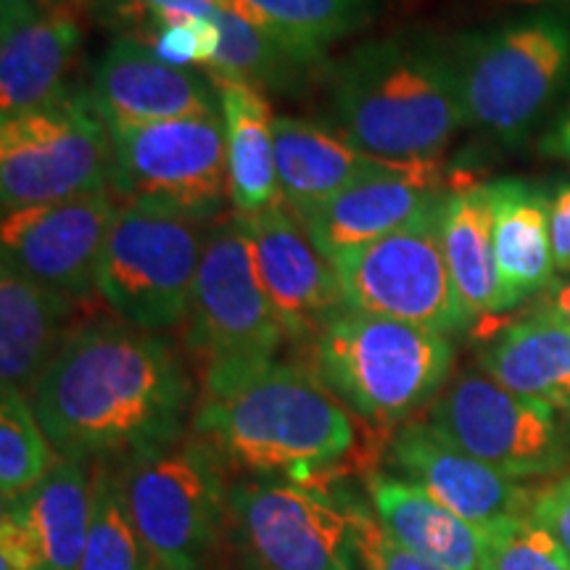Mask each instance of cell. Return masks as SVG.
I'll return each mask as SVG.
<instances>
[{"mask_svg":"<svg viewBox=\"0 0 570 570\" xmlns=\"http://www.w3.org/2000/svg\"><path fill=\"white\" fill-rule=\"evenodd\" d=\"M214 82L223 106L230 206L233 212L252 217L283 204L275 167V114L262 90L244 82Z\"/></svg>","mask_w":570,"mask_h":570,"instance_id":"obj_27","label":"cell"},{"mask_svg":"<svg viewBox=\"0 0 570 570\" xmlns=\"http://www.w3.org/2000/svg\"><path fill=\"white\" fill-rule=\"evenodd\" d=\"M135 35V40L146 42L164 63L177 69H209L219 48L217 24L209 17H151L142 21Z\"/></svg>","mask_w":570,"mask_h":570,"instance_id":"obj_33","label":"cell"},{"mask_svg":"<svg viewBox=\"0 0 570 570\" xmlns=\"http://www.w3.org/2000/svg\"><path fill=\"white\" fill-rule=\"evenodd\" d=\"M92 508V465L61 460L0 512V570H80Z\"/></svg>","mask_w":570,"mask_h":570,"instance_id":"obj_17","label":"cell"},{"mask_svg":"<svg viewBox=\"0 0 570 570\" xmlns=\"http://www.w3.org/2000/svg\"><path fill=\"white\" fill-rule=\"evenodd\" d=\"M53 446L42 431L30 396L3 386L0 399V494L3 502L30 491L56 462Z\"/></svg>","mask_w":570,"mask_h":570,"instance_id":"obj_31","label":"cell"},{"mask_svg":"<svg viewBox=\"0 0 570 570\" xmlns=\"http://www.w3.org/2000/svg\"><path fill=\"white\" fill-rule=\"evenodd\" d=\"M541 154L554 156V159L570 161V111L541 138Z\"/></svg>","mask_w":570,"mask_h":570,"instance_id":"obj_38","label":"cell"},{"mask_svg":"<svg viewBox=\"0 0 570 570\" xmlns=\"http://www.w3.org/2000/svg\"><path fill=\"white\" fill-rule=\"evenodd\" d=\"M275 167L283 204L296 217L317 209L362 177L417 169L370 156L338 130L298 117H275Z\"/></svg>","mask_w":570,"mask_h":570,"instance_id":"obj_21","label":"cell"},{"mask_svg":"<svg viewBox=\"0 0 570 570\" xmlns=\"http://www.w3.org/2000/svg\"><path fill=\"white\" fill-rule=\"evenodd\" d=\"M386 462L399 479L423 489L428 497L479 529H491L502 520L531 512V489L470 458L431 423L410 420L399 425L391 433Z\"/></svg>","mask_w":570,"mask_h":570,"instance_id":"obj_16","label":"cell"},{"mask_svg":"<svg viewBox=\"0 0 570 570\" xmlns=\"http://www.w3.org/2000/svg\"><path fill=\"white\" fill-rule=\"evenodd\" d=\"M82 30L69 11L32 0H0V109L3 117L38 109L69 90Z\"/></svg>","mask_w":570,"mask_h":570,"instance_id":"obj_19","label":"cell"},{"mask_svg":"<svg viewBox=\"0 0 570 570\" xmlns=\"http://www.w3.org/2000/svg\"><path fill=\"white\" fill-rule=\"evenodd\" d=\"M487 531L483 570H570V560L544 525L529 515L508 518Z\"/></svg>","mask_w":570,"mask_h":570,"instance_id":"obj_32","label":"cell"},{"mask_svg":"<svg viewBox=\"0 0 570 570\" xmlns=\"http://www.w3.org/2000/svg\"><path fill=\"white\" fill-rule=\"evenodd\" d=\"M225 539L244 570L360 568L344 497L309 481L235 479Z\"/></svg>","mask_w":570,"mask_h":570,"instance_id":"obj_10","label":"cell"},{"mask_svg":"<svg viewBox=\"0 0 570 570\" xmlns=\"http://www.w3.org/2000/svg\"><path fill=\"white\" fill-rule=\"evenodd\" d=\"M462 119L491 140L523 142L570 77V17L541 11L452 40Z\"/></svg>","mask_w":570,"mask_h":570,"instance_id":"obj_5","label":"cell"},{"mask_svg":"<svg viewBox=\"0 0 570 570\" xmlns=\"http://www.w3.org/2000/svg\"><path fill=\"white\" fill-rule=\"evenodd\" d=\"M541 306L570 325V281L552 283L550 288L544 291V304Z\"/></svg>","mask_w":570,"mask_h":570,"instance_id":"obj_39","label":"cell"},{"mask_svg":"<svg viewBox=\"0 0 570 570\" xmlns=\"http://www.w3.org/2000/svg\"><path fill=\"white\" fill-rule=\"evenodd\" d=\"M219 32V48L206 75L256 90H288L312 69L273 30L252 0H227L206 13Z\"/></svg>","mask_w":570,"mask_h":570,"instance_id":"obj_28","label":"cell"},{"mask_svg":"<svg viewBox=\"0 0 570 570\" xmlns=\"http://www.w3.org/2000/svg\"><path fill=\"white\" fill-rule=\"evenodd\" d=\"M452 365V336L352 309L312 341L315 375L348 412L375 425H404L431 407Z\"/></svg>","mask_w":570,"mask_h":570,"instance_id":"obj_4","label":"cell"},{"mask_svg":"<svg viewBox=\"0 0 570 570\" xmlns=\"http://www.w3.org/2000/svg\"><path fill=\"white\" fill-rule=\"evenodd\" d=\"M479 362L512 394L570 412V325L544 306L504 325Z\"/></svg>","mask_w":570,"mask_h":570,"instance_id":"obj_25","label":"cell"},{"mask_svg":"<svg viewBox=\"0 0 570 570\" xmlns=\"http://www.w3.org/2000/svg\"><path fill=\"white\" fill-rule=\"evenodd\" d=\"M436 169H396L370 175L298 217L327 259L386 238L436 198Z\"/></svg>","mask_w":570,"mask_h":570,"instance_id":"obj_20","label":"cell"},{"mask_svg":"<svg viewBox=\"0 0 570 570\" xmlns=\"http://www.w3.org/2000/svg\"><path fill=\"white\" fill-rule=\"evenodd\" d=\"M365 489L375 518L399 544L446 570H483L487 531L479 525L394 473L365 475Z\"/></svg>","mask_w":570,"mask_h":570,"instance_id":"obj_24","label":"cell"},{"mask_svg":"<svg viewBox=\"0 0 570 570\" xmlns=\"http://www.w3.org/2000/svg\"><path fill=\"white\" fill-rule=\"evenodd\" d=\"M114 468L156 570H209L214 550L227 537L233 483L217 454L196 436H183Z\"/></svg>","mask_w":570,"mask_h":570,"instance_id":"obj_6","label":"cell"},{"mask_svg":"<svg viewBox=\"0 0 570 570\" xmlns=\"http://www.w3.org/2000/svg\"><path fill=\"white\" fill-rule=\"evenodd\" d=\"M331 106L346 140L399 167L436 169L465 125L449 48L415 32L354 48L331 69Z\"/></svg>","mask_w":570,"mask_h":570,"instance_id":"obj_3","label":"cell"},{"mask_svg":"<svg viewBox=\"0 0 570 570\" xmlns=\"http://www.w3.org/2000/svg\"><path fill=\"white\" fill-rule=\"evenodd\" d=\"M223 6V0H122L114 6V13H122L138 30L146 19H175V17H206L212 9Z\"/></svg>","mask_w":570,"mask_h":570,"instance_id":"obj_36","label":"cell"},{"mask_svg":"<svg viewBox=\"0 0 570 570\" xmlns=\"http://www.w3.org/2000/svg\"><path fill=\"white\" fill-rule=\"evenodd\" d=\"M494 204V256L502 309L512 312L544 294L554 281L552 198L537 183L504 177L491 180Z\"/></svg>","mask_w":570,"mask_h":570,"instance_id":"obj_22","label":"cell"},{"mask_svg":"<svg viewBox=\"0 0 570 570\" xmlns=\"http://www.w3.org/2000/svg\"><path fill=\"white\" fill-rule=\"evenodd\" d=\"M552 254L554 269L570 273V183L552 198Z\"/></svg>","mask_w":570,"mask_h":570,"instance_id":"obj_37","label":"cell"},{"mask_svg":"<svg viewBox=\"0 0 570 570\" xmlns=\"http://www.w3.org/2000/svg\"><path fill=\"white\" fill-rule=\"evenodd\" d=\"M109 177L111 135L90 92L69 88L0 122L3 214L106 190Z\"/></svg>","mask_w":570,"mask_h":570,"instance_id":"obj_9","label":"cell"},{"mask_svg":"<svg viewBox=\"0 0 570 570\" xmlns=\"http://www.w3.org/2000/svg\"><path fill=\"white\" fill-rule=\"evenodd\" d=\"M341 497H344L348 518H352L354 550L362 570H446L402 547L394 537H389L381 520L375 518V512H370L360 499L346 494Z\"/></svg>","mask_w":570,"mask_h":570,"instance_id":"obj_34","label":"cell"},{"mask_svg":"<svg viewBox=\"0 0 570 570\" xmlns=\"http://www.w3.org/2000/svg\"><path fill=\"white\" fill-rule=\"evenodd\" d=\"M273 30L312 67L325 48L362 30L373 19V0H252Z\"/></svg>","mask_w":570,"mask_h":570,"instance_id":"obj_29","label":"cell"},{"mask_svg":"<svg viewBox=\"0 0 570 570\" xmlns=\"http://www.w3.org/2000/svg\"><path fill=\"white\" fill-rule=\"evenodd\" d=\"M61 460L119 465L185 436L194 377L161 333L122 320L77 325L30 396Z\"/></svg>","mask_w":570,"mask_h":570,"instance_id":"obj_1","label":"cell"},{"mask_svg":"<svg viewBox=\"0 0 570 570\" xmlns=\"http://www.w3.org/2000/svg\"><path fill=\"white\" fill-rule=\"evenodd\" d=\"M214 223L161 206L119 204L98 265V296L122 323L142 331L185 325Z\"/></svg>","mask_w":570,"mask_h":570,"instance_id":"obj_7","label":"cell"},{"mask_svg":"<svg viewBox=\"0 0 570 570\" xmlns=\"http://www.w3.org/2000/svg\"><path fill=\"white\" fill-rule=\"evenodd\" d=\"M531 518L552 533L570 560V475H562L550 487L533 491Z\"/></svg>","mask_w":570,"mask_h":570,"instance_id":"obj_35","label":"cell"},{"mask_svg":"<svg viewBox=\"0 0 570 570\" xmlns=\"http://www.w3.org/2000/svg\"><path fill=\"white\" fill-rule=\"evenodd\" d=\"M190 436L230 473L312 481L352 452L356 428L315 370L273 360L204 377Z\"/></svg>","mask_w":570,"mask_h":570,"instance_id":"obj_2","label":"cell"},{"mask_svg":"<svg viewBox=\"0 0 570 570\" xmlns=\"http://www.w3.org/2000/svg\"><path fill=\"white\" fill-rule=\"evenodd\" d=\"M441 240L454 294L468 325L502 315V285L494 256V204L489 183L444 194Z\"/></svg>","mask_w":570,"mask_h":570,"instance_id":"obj_26","label":"cell"},{"mask_svg":"<svg viewBox=\"0 0 570 570\" xmlns=\"http://www.w3.org/2000/svg\"><path fill=\"white\" fill-rule=\"evenodd\" d=\"M119 212L109 188L3 214V259L75 304L96 294L106 238Z\"/></svg>","mask_w":570,"mask_h":570,"instance_id":"obj_14","label":"cell"},{"mask_svg":"<svg viewBox=\"0 0 570 570\" xmlns=\"http://www.w3.org/2000/svg\"><path fill=\"white\" fill-rule=\"evenodd\" d=\"M75 302L0 262V377L3 386L32 396L35 386L75 327Z\"/></svg>","mask_w":570,"mask_h":570,"instance_id":"obj_23","label":"cell"},{"mask_svg":"<svg viewBox=\"0 0 570 570\" xmlns=\"http://www.w3.org/2000/svg\"><path fill=\"white\" fill-rule=\"evenodd\" d=\"M183 327L185 352L202 367V381L273 362L288 341L256 273L244 214H225L212 225Z\"/></svg>","mask_w":570,"mask_h":570,"instance_id":"obj_8","label":"cell"},{"mask_svg":"<svg viewBox=\"0 0 570 570\" xmlns=\"http://www.w3.org/2000/svg\"><path fill=\"white\" fill-rule=\"evenodd\" d=\"M80 570H156L127 512L114 465H92V508Z\"/></svg>","mask_w":570,"mask_h":570,"instance_id":"obj_30","label":"cell"},{"mask_svg":"<svg viewBox=\"0 0 570 570\" xmlns=\"http://www.w3.org/2000/svg\"><path fill=\"white\" fill-rule=\"evenodd\" d=\"M32 3L46 6V9H61V11H69V9H75V6L85 3V0H32Z\"/></svg>","mask_w":570,"mask_h":570,"instance_id":"obj_40","label":"cell"},{"mask_svg":"<svg viewBox=\"0 0 570 570\" xmlns=\"http://www.w3.org/2000/svg\"><path fill=\"white\" fill-rule=\"evenodd\" d=\"M109 190L119 204H146L219 219L230 202L223 114L109 127Z\"/></svg>","mask_w":570,"mask_h":570,"instance_id":"obj_11","label":"cell"},{"mask_svg":"<svg viewBox=\"0 0 570 570\" xmlns=\"http://www.w3.org/2000/svg\"><path fill=\"white\" fill-rule=\"evenodd\" d=\"M256 273L288 341H315L325 325L348 312L333 262L320 252L302 219L285 204L246 217Z\"/></svg>","mask_w":570,"mask_h":570,"instance_id":"obj_15","label":"cell"},{"mask_svg":"<svg viewBox=\"0 0 570 570\" xmlns=\"http://www.w3.org/2000/svg\"><path fill=\"white\" fill-rule=\"evenodd\" d=\"M90 101L106 127H138L223 114L219 88L198 69L164 63L146 42L119 35L92 69Z\"/></svg>","mask_w":570,"mask_h":570,"instance_id":"obj_18","label":"cell"},{"mask_svg":"<svg viewBox=\"0 0 570 570\" xmlns=\"http://www.w3.org/2000/svg\"><path fill=\"white\" fill-rule=\"evenodd\" d=\"M428 423L470 458L515 481L547 479L570 460L554 410L512 394L481 367H465L449 377L428 407Z\"/></svg>","mask_w":570,"mask_h":570,"instance_id":"obj_13","label":"cell"},{"mask_svg":"<svg viewBox=\"0 0 570 570\" xmlns=\"http://www.w3.org/2000/svg\"><path fill=\"white\" fill-rule=\"evenodd\" d=\"M515 3H570V0H515Z\"/></svg>","mask_w":570,"mask_h":570,"instance_id":"obj_41","label":"cell"},{"mask_svg":"<svg viewBox=\"0 0 570 570\" xmlns=\"http://www.w3.org/2000/svg\"><path fill=\"white\" fill-rule=\"evenodd\" d=\"M441 198L396 233L333 259L348 309L444 336L468 331L441 240Z\"/></svg>","mask_w":570,"mask_h":570,"instance_id":"obj_12","label":"cell"}]
</instances>
